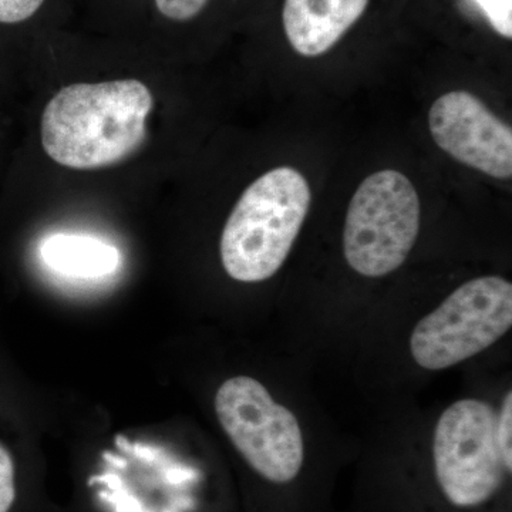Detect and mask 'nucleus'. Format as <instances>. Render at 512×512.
I'll use <instances>...</instances> for the list:
<instances>
[{"label": "nucleus", "mask_w": 512, "mask_h": 512, "mask_svg": "<svg viewBox=\"0 0 512 512\" xmlns=\"http://www.w3.org/2000/svg\"><path fill=\"white\" fill-rule=\"evenodd\" d=\"M214 406L222 430L259 476L274 484L298 477L305 458L301 426L264 384L254 377H231L217 390Z\"/></svg>", "instance_id": "obj_5"}, {"label": "nucleus", "mask_w": 512, "mask_h": 512, "mask_svg": "<svg viewBox=\"0 0 512 512\" xmlns=\"http://www.w3.org/2000/svg\"><path fill=\"white\" fill-rule=\"evenodd\" d=\"M429 127L437 146L460 163L498 180L511 178V127L474 94H443L431 106Z\"/></svg>", "instance_id": "obj_7"}, {"label": "nucleus", "mask_w": 512, "mask_h": 512, "mask_svg": "<svg viewBox=\"0 0 512 512\" xmlns=\"http://www.w3.org/2000/svg\"><path fill=\"white\" fill-rule=\"evenodd\" d=\"M15 498V464L8 448L0 444V512H9Z\"/></svg>", "instance_id": "obj_13"}, {"label": "nucleus", "mask_w": 512, "mask_h": 512, "mask_svg": "<svg viewBox=\"0 0 512 512\" xmlns=\"http://www.w3.org/2000/svg\"><path fill=\"white\" fill-rule=\"evenodd\" d=\"M52 0H0V29L25 28L42 16Z\"/></svg>", "instance_id": "obj_11"}, {"label": "nucleus", "mask_w": 512, "mask_h": 512, "mask_svg": "<svg viewBox=\"0 0 512 512\" xmlns=\"http://www.w3.org/2000/svg\"><path fill=\"white\" fill-rule=\"evenodd\" d=\"M497 437L508 470H512V393L505 394L503 406L497 414Z\"/></svg>", "instance_id": "obj_14"}, {"label": "nucleus", "mask_w": 512, "mask_h": 512, "mask_svg": "<svg viewBox=\"0 0 512 512\" xmlns=\"http://www.w3.org/2000/svg\"><path fill=\"white\" fill-rule=\"evenodd\" d=\"M40 254L50 269L74 278H101L116 272L120 265L116 248L84 235H52L43 242Z\"/></svg>", "instance_id": "obj_9"}, {"label": "nucleus", "mask_w": 512, "mask_h": 512, "mask_svg": "<svg viewBox=\"0 0 512 512\" xmlns=\"http://www.w3.org/2000/svg\"><path fill=\"white\" fill-rule=\"evenodd\" d=\"M367 5L369 0H285V35L299 55H325L362 18Z\"/></svg>", "instance_id": "obj_8"}, {"label": "nucleus", "mask_w": 512, "mask_h": 512, "mask_svg": "<svg viewBox=\"0 0 512 512\" xmlns=\"http://www.w3.org/2000/svg\"><path fill=\"white\" fill-rule=\"evenodd\" d=\"M497 414L483 400L461 399L437 421L434 470L441 491L454 507L487 503L511 474L498 444Z\"/></svg>", "instance_id": "obj_6"}, {"label": "nucleus", "mask_w": 512, "mask_h": 512, "mask_svg": "<svg viewBox=\"0 0 512 512\" xmlns=\"http://www.w3.org/2000/svg\"><path fill=\"white\" fill-rule=\"evenodd\" d=\"M308 181L292 167L259 177L241 195L221 237V261L232 279L266 281L282 268L311 207Z\"/></svg>", "instance_id": "obj_2"}, {"label": "nucleus", "mask_w": 512, "mask_h": 512, "mask_svg": "<svg viewBox=\"0 0 512 512\" xmlns=\"http://www.w3.org/2000/svg\"><path fill=\"white\" fill-rule=\"evenodd\" d=\"M511 326V282L481 276L461 285L414 326L410 352L417 365L437 372L484 352Z\"/></svg>", "instance_id": "obj_4"}, {"label": "nucleus", "mask_w": 512, "mask_h": 512, "mask_svg": "<svg viewBox=\"0 0 512 512\" xmlns=\"http://www.w3.org/2000/svg\"><path fill=\"white\" fill-rule=\"evenodd\" d=\"M153 109V94L137 79L70 84L43 110L42 146L72 170L109 167L143 146Z\"/></svg>", "instance_id": "obj_1"}, {"label": "nucleus", "mask_w": 512, "mask_h": 512, "mask_svg": "<svg viewBox=\"0 0 512 512\" xmlns=\"http://www.w3.org/2000/svg\"><path fill=\"white\" fill-rule=\"evenodd\" d=\"M212 0H148L161 25L185 26L204 15Z\"/></svg>", "instance_id": "obj_10"}, {"label": "nucleus", "mask_w": 512, "mask_h": 512, "mask_svg": "<svg viewBox=\"0 0 512 512\" xmlns=\"http://www.w3.org/2000/svg\"><path fill=\"white\" fill-rule=\"evenodd\" d=\"M490 23L491 28L505 37H512V0H468Z\"/></svg>", "instance_id": "obj_12"}, {"label": "nucleus", "mask_w": 512, "mask_h": 512, "mask_svg": "<svg viewBox=\"0 0 512 512\" xmlns=\"http://www.w3.org/2000/svg\"><path fill=\"white\" fill-rule=\"evenodd\" d=\"M420 229V200L412 181L394 170L367 177L350 201L343 252L350 268L382 278L406 261Z\"/></svg>", "instance_id": "obj_3"}]
</instances>
